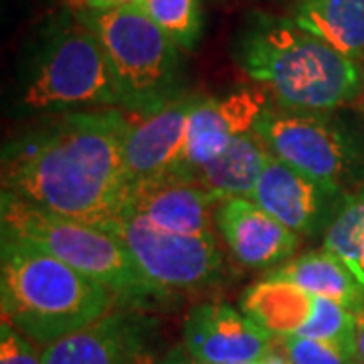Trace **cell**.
<instances>
[{
  "label": "cell",
  "mask_w": 364,
  "mask_h": 364,
  "mask_svg": "<svg viewBox=\"0 0 364 364\" xmlns=\"http://www.w3.org/2000/svg\"><path fill=\"white\" fill-rule=\"evenodd\" d=\"M130 117L117 107L67 112L2 154V193L67 219L105 227L126 208L124 142Z\"/></svg>",
  "instance_id": "1"
},
{
  "label": "cell",
  "mask_w": 364,
  "mask_h": 364,
  "mask_svg": "<svg viewBox=\"0 0 364 364\" xmlns=\"http://www.w3.org/2000/svg\"><path fill=\"white\" fill-rule=\"evenodd\" d=\"M233 53L237 65L279 109L328 114L363 93V65L291 16L249 14Z\"/></svg>",
  "instance_id": "2"
},
{
  "label": "cell",
  "mask_w": 364,
  "mask_h": 364,
  "mask_svg": "<svg viewBox=\"0 0 364 364\" xmlns=\"http://www.w3.org/2000/svg\"><path fill=\"white\" fill-rule=\"evenodd\" d=\"M0 304L2 322L49 346L104 318L119 299L51 253L2 237Z\"/></svg>",
  "instance_id": "3"
},
{
  "label": "cell",
  "mask_w": 364,
  "mask_h": 364,
  "mask_svg": "<svg viewBox=\"0 0 364 364\" xmlns=\"http://www.w3.org/2000/svg\"><path fill=\"white\" fill-rule=\"evenodd\" d=\"M2 237L26 241L107 287L122 304L138 308L158 294L116 235L90 223L53 215L2 193Z\"/></svg>",
  "instance_id": "4"
},
{
  "label": "cell",
  "mask_w": 364,
  "mask_h": 364,
  "mask_svg": "<svg viewBox=\"0 0 364 364\" xmlns=\"http://www.w3.org/2000/svg\"><path fill=\"white\" fill-rule=\"evenodd\" d=\"M73 14L104 45L122 109L148 116L181 97L178 47L136 4Z\"/></svg>",
  "instance_id": "5"
},
{
  "label": "cell",
  "mask_w": 364,
  "mask_h": 364,
  "mask_svg": "<svg viewBox=\"0 0 364 364\" xmlns=\"http://www.w3.org/2000/svg\"><path fill=\"white\" fill-rule=\"evenodd\" d=\"M23 104L31 109L117 107L122 100L104 45L73 14L45 45L28 71Z\"/></svg>",
  "instance_id": "6"
},
{
  "label": "cell",
  "mask_w": 364,
  "mask_h": 364,
  "mask_svg": "<svg viewBox=\"0 0 364 364\" xmlns=\"http://www.w3.org/2000/svg\"><path fill=\"white\" fill-rule=\"evenodd\" d=\"M255 132L273 156L336 196L354 181L363 162L358 144L328 114L287 112L267 104Z\"/></svg>",
  "instance_id": "7"
},
{
  "label": "cell",
  "mask_w": 364,
  "mask_h": 364,
  "mask_svg": "<svg viewBox=\"0 0 364 364\" xmlns=\"http://www.w3.org/2000/svg\"><path fill=\"white\" fill-rule=\"evenodd\" d=\"M102 229L124 243L158 299L195 291L221 277L223 255L213 233H170L132 210H122Z\"/></svg>",
  "instance_id": "8"
},
{
  "label": "cell",
  "mask_w": 364,
  "mask_h": 364,
  "mask_svg": "<svg viewBox=\"0 0 364 364\" xmlns=\"http://www.w3.org/2000/svg\"><path fill=\"white\" fill-rule=\"evenodd\" d=\"M241 310L273 338L330 340L356 352L358 316L334 299L310 294L284 279L267 275L249 287L241 299Z\"/></svg>",
  "instance_id": "9"
},
{
  "label": "cell",
  "mask_w": 364,
  "mask_h": 364,
  "mask_svg": "<svg viewBox=\"0 0 364 364\" xmlns=\"http://www.w3.org/2000/svg\"><path fill=\"white\" fill-rule=\"evenodd\" d=\"M196 100L195 95H181L154 114L130 119L124 142L130 195L164 182L193 181L186 140L188 117Z\"/></svg>",
  "instance_id": "10"
},
{
  "label": "cell",
  "mask_w": 364,
  "mask_h": 364,
  "mask_svg": "<svg viewBox=\"0 0 364 364\" xmlns=\"http://www.w3.org/2000/svg\"><path fill=\"white\" fill-rule=\"evenodd\" d=\"M158 322L134 306L43 346L45 364H158Z\"/></svg>",
  "instance_id": "11"
},
{
  "label": "cell",
  "mask_w": 364,
  "mask_h": 364,
  "mask_svg": "<svg viewBox=\"0 0 364 364\" xmlns=\"http://www.w3.org/2000/svg\"><path fill=\"white\" fill-rule=\"evenodd\" d=\"M182 346L200 364L259 360L273 336L243 310L227 301H208L191 310L182 328Z\"/></svg>",
  "instance_id": "12"
},
{
  "label": "cell",
  "mask_w": 364,
  "mask_h": 364,
  "mask_svg": "<svg viewBox=\"0 0 364 364\" xmlns=\"http://www.w3.org/2000/svg\"><path fill=\"white\" fill-rule=\"evenodd\" d=\"M251 200L299 235H312L324 225H330L342 205H338V196L334 193L287 166L272 152Z\"/></svg>",
  "instance_id": "13"
},
{
  "label": "cell",
  "mask_w": 364,
  "mask_h": 364,
  "mask_svg": "<svg viewBox=\"0 0 364 364\" xmlns=\"http://www.w3.org/2000/svg\"><path fill=\"white\" fill-rule=\"evenodd\" d=\"M215 223L235 259L265 269L286 263L298 247V233L273 219L247 196L225 198L217 205Z\"/></svg>",
  "instance_id": "14"
},
{
  "label": "cell",
  "mask_w": 364,
  "mask_h": 364,
  "mask_svg": "<svg viewBox=\"0 0 364 364\" xmlns=\"http://www.w3.org/2000/svg\"><path fill=\"white\" fill-rule=\"evenodd\" d=\"M269 104L265 91L241 90L225 97H198L188 117L186 160L195 170L217 158L235 138L255 130Z\"/></svg>",
  "instance_id": "15"
},
{
  "label": "cell",
  "mask_w": 364,
  "mask_h": 364,
  "mask_svg": "<svg viewBox=\"0 0 364 364\" xmlns=\"http://www.w3.org/2000/svg\"><path fill=\"white\" fill-rule=\"evenodd\" d=\"M219 203L198 182L176 181L134 191L124 210H132L170 233L210 235V221Z\"/></svg>",
  "instance_id": "16"
},
{
  "label": "cell",
  "mask_w": 364,
  "mask_h": 364,
  "mask_svg": "<svg viewBox=\"0 0 364 364\" xmlns=\"http://www.w3.org/2000/svg\"><path fill=\"white\" fill-rule=\"evenodd\" d=\"M269 277L289 282L316 296L334 299L356 316L364 312V286L360 279L344 261L324 247L282 263L269 273Z\"/></svg>",
  "instance_id": "17"
},
{
  "label": "cell",
  "mask_w": 364,
  "mask_h": 364,
  "mask_svg": "<svg viewBox=\"0 0 364 364\" xmlns=\"http://www.w3.org/2000/svg\"><path fill=\"white\" fill-rule=\"evenodd\" d=\"M269 150L257 132H249L235 138L221 154L195 170L193 181L207 188L219 200L233 196L251 198Z\"/></svg>",
  "instance_id": "18"
},
{
  "label": "cell",
  "mask_w": 364,
  "mask_h": 364,
  "mask_svg": "<svg viewBox=\"0 0 364 364\" xmlns=\"http://www.w3.org/2000/svg\"><path fill=\"white\" fill-rule=\"evenodd\" d=\"M291 18L364 65V0H296Z\"/></svg>",
  "instance_id": "19"
},
{
  "label": "cell",
  "mask_w": 364,
  "mask_h": 364,
  "mask_svg": "<svg viewBox=\"0 0 364 364\" xmlns=\"http://www.w3.org/2000/svg\"><path fill=\"white\" fill-rule=\"evenodd\" d=\"M324 249L344 261L364 286V186L342 200L326 227Z\"/></svg>",
  "instance_id": "20"
},
{
  "label": "cell",
  "mask_w": 364,
  "mask_h": 364,
  "mask_svg": "<svg viewBox=\"0 0 364 364\" xmlns=\"http://www.w3.org/2000/svg\"><path fill=\"white\" fill-rule=\"evenodd\" d=\"M136 6L160 26L178 49H195L203 33L200 0H138Z\"/></svg>",
  "instance_id": "21"
},
{
  "label": "cell",
  "mask_w": 364,
  "mask_h": 364,
  "mask_svg": "<svg viewBox=\"0 0 364 364\" xmlns=\"http://www.w3.org/2000/svg\"><path fill=\"white\" fill-rule=\"evenodd\" d=\"M279 340L284 342V348L291 364H360L356 352L330 340L299 338V336H287Z\"/></svg>",
  "instance_id": "22"
},
{
  "label": "cell",
  "mask_w": 364,
  "mask_h": 364,
  "mask_svg": "<svg viewBox=\"0 0 364 364\" xmlns=\"http://www.w3.org/2000/svg\"><path fill=\"white\" fill-rule=\"evenodd\" d=\"M0 364H45L43 348L11 324L0 326Z\"/></svg>",
  "instance_id": "23"
},
{
  "label": "cell",
  "mask_w": 364,
  "mask_h": 364,
  "mask_svg": "<svg viewBox=\"0 0 364 364\" xmlns=\"http://www.w3.org/2000/svg\"><path fill=\"white\" fill-rule=\"evenodd\" d=\"M73 11H109L119 6H132L138 0H69Z\"/></svg>",
  "instance_id": "24"
},
{
  "label": "cell",
  "mask_w": 364,
  "mask_h": 364,
  "mask_svg": "<svg viewBox=\"0 0 364 364\" xmlns=\"http://www.w3.org/2000/svg\"><path fill=\"white\" fill-rule=\"evenodd\" d=\"M158 364H200V363L195 360L184 346H176V348H172V350H170L162 360H158Z\"/></svg>",
  "instance_id": "25"
},
{
  "label": "cell",
  "mask_w": 364,
  "mask_h": 364,
  "mask_svg": "<svg viewBox=\"0 0 364 364\" xmlns=\"http://www.w3.org/2000/svg\"><path fill=\"white\" fill-rule=\"evenodd\" d=\"M356 352H358V363L364 364V312L358 314V326H356Z\"/></svg>",
  "instance_id": "26"
},
{
  "label": "cell",
  "mask_w": 364,
  "mask_h": 364,
  "mask_svg": "<svg viewBox=\"0 0 364 364\" xmlns=\"http://www.w3.org/2000/svg\"><path fill=\"white\" fill-rule=\"evenodd\" d=\"M227 364H263V363H261V358H259V360H245V363H227Z\"/></svg>",
  "instance_id": "27"
}]
</instances>
